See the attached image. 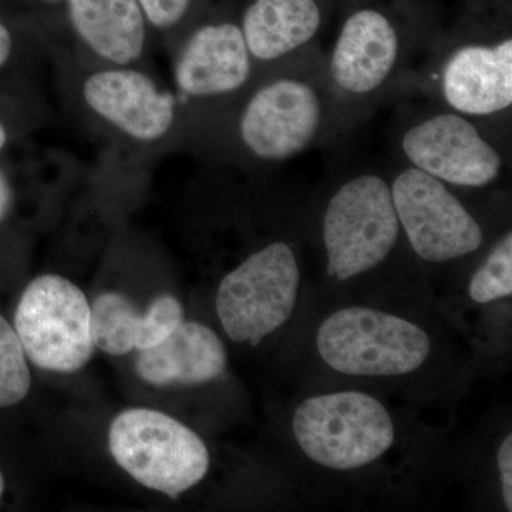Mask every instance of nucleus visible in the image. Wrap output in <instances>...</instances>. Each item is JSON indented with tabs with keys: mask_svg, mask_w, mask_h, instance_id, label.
Returning a JSON list of instances; mask_svg holds the SVG:
<instances>
[{
	"mask_svg": "<svg viewBox=\"0 0 512 512\" xmlns=\"http://www.w3.org/2000/svg\"><path fill=\"white\" fill-rule=\"evenodd\" d=\"M346 137L323 74V47L259 74L247 93L195 138L211 165L265 171Z\"/></svg>",
	"mask_w": 512,
	"mask_h": 512,
	"instance_id": "f257e3e1",
	"label": "nucleus"
},
{
	"mask_svg": "<svg viewBox=\"0 0 512 512\" xmlns=\"http://www.w3.org/2000/svg\"><path fill=\"white\" fill-rule=\"evenodd\" d=\"M323 49V74L348 137L420 66L441 29L433 0H353Z\"/></svg>",
	"mask_w": 512,
	"mask_h": 512,
	"instance_id": "f03ea898",
	"label": "nucleus"
},
{
	"mask_svg": "<svg viewBox=\"0 0 512 512\" xmlns=\"http://www.w3.org/2000/svg\"><path fill=\"white\" fill-rule=\"evenodd\" d=\"M67 110L106 147L111 165H144L187 148V117L150 69L87 62L42 32Z\"/></svg>",
	"mask_w": 512,
	"mask_h": 512,
	"instance_id": "7ed1b4c3",
	"label": "nucleus"
},
{
	"mask_svg": "<svg viewBox=\"0 0 512 512\" xmlns=\"http://www.w3.org/2000/svg\"><path fill=\"white\" fill-rule=\"evenodd\" d=\"M414 97L511 130L512 12L463 10L444 26L396 101Z\"/></svg>",
	"mask_w": 512,
	"mask_h": 512,
	"instance_id": "20e7f679",
	"label": "nucleus"
},
{
	"mask_svg": "<svg viewBox=\"0 0 512 512\" xmlns=\"http://www.w3.org/2000/svg\"><path fill=\"white\" fill-rule=\"evenodd\" d=\"M396 160L461 190L493 187L511 165V130L424 101L400 103Z\"/></svg>",
	"mask_w": 512,
	"mask_h": 512,
	"instance_id": "39448f33",
	"label": "nucleus"
},
{
	"mask_svg": "<svg viewBox=\"0 0 512 512\" xmlns=\"http://www.w3.org/2000/svg\"><path fill=\"white\" fill-rule=\"evenodd\" d=\"M174 93L187 117L190 150L259 77L239 25L235 0L210 5L171 53Z\"/></svg>",
	"mask_w": 512,
	"mask_h": 512,
	"instance_id": "423d86ee",
	"label": "nucleus"
},
{
	"mask_svg": "<svg viewBox=\"0 0 512 512\" xmlns=\"http://www.w3.org/2000/svg\"><path fill=\"white\" fill-rule=\"evenodd\" d=\"M319 228L329 278L345 282L383 265L403 238L387 174L359 170L340 178Z\"/></svg>",
	"mask_w": 512,
	"mask_h": 512,
	"instance_id": "0eeeda50",
	"label": "nucleus"
},
{
	"mask_svg": "<svg viewBox=\"0 0 512 512\" xmlns=\"http://www.w3.org/2000/svg\"><path fill=\"white\" fill-rule=\"evenodd\" d=\"M302 272L289 239L276 238L249 252L221 279L215 308L229 339L258 346L295 311Z\"/></svg>",
	"mask_w": 512,
	"mask_h": 512,
	"instance_id": "6e6552de",
	"label": "nucleus"
},
{
	"mask_svg": "<svg viewBox=\"0 0 512 512\" xmlns=\"http://www.w3.org/2000/svg\"><path fill=\"white\" fill-rule=\"evenodd\" d=\"M303 454L330 470H357L392 448L396 429L389 410L370 394L336 392L303 400L292 419Z\"/></svg>",
	"mask_w": 512,
	"mask_h": 512,
	"instance_id": "1a4fd4ad",
	"label": "nucleus"
},
{
	"mask_svg": "<svg viewBox=\"0 0 512 512\" xmlns=\"http://www.w3.org/2000/svg\"><path fill=\"white\" fill-rule=\"evenodd\" d=\"M114 461L128 476L171 498L200 484L210 470V453L190 427L158 410L127 409L109 429Z\"/></svg>",
	"mask_w": 512,
	"mask_h": 512,
	"instance_id": "9d476101",
	"label": "nucleus"
},
{
	"mask_svg": "<svg viewBox=\"0 0 512 512\" xmlns=\"http://www.w3.org/2000/svg\"><path fill=\"white\" fill-rule=\"evenodd\" d=\"M323 362L349 376L389 377L416 372L429 359V335L416 323L363 306L340 309L316 333Z\"/></svg>",
	"mask_w": 512,
	"mask_h": 512,
	"instance_id": "9b49d317",
	"label": "nucleus"
},
{
	"mask_svg": "<svg viewBox=\"0 0 512 512\" xmlns=\"http://www.w3.org/2000/svg\"><path fill=\"white\" fill-rule=\"evenodd\" d=\"M390 190L403 237L421 261L448 264L477 254L487 241L483 221L458 188L396 160Z\"/></svg>",
	"mask_w": 512,
	"mask_h": 512,
	"instance_id": "f8f14e48",
	"label": "nucleus"
},
{
	"mask_svg": "<svg viewBox=\"0 0 512 512\" xmlns=\"http://www.w3.org/2000/svg\"><path fill=\"white\" fill-rule=\"evenodd\" d=\"M15 330L30 362L47 372H79L96 349L92 305L79 286L60 275H40L26 286Z\"/></svg>",
	"mask_w": 512,
	"mask_h": 512,
	"instance_id": "ddd939ff",
	"label": "nucleus"
},
{
	"mask_svg": "<svg viewBox=\"0 0 512 512\" xmlns=\"http://www.w3.org/2000/svg\"><path fill=\"white\" fill-rule=\"evenodd\" d=\"M60 29L63 45L87 62L150 69L154 39L138 0H63L52 35Z\"/></svg>",
	"mask_w": 512,
	"mask_h": 512,
	"instance_id": "4468645a",
	"label": "nucleus"
},
{
	"mask_svg": "<svg viewBox=\"0 0 512 512\" xmlns=\"http://www.w3.org/2000/svg\"><path fill=\"white\" fill-rule=\"evenodd\" d=\"M343 0H239L237 13L259 74L318 50Z\"/></svg>",
	"mask_w": 512,
	"mask_h": 512,
	"instance_id": "2eb2a0df",
	"label": "nucleus"
},
{
	"mask_svg": "<svg viewBox=\"0 0 512 512\" xmlns=\"http://www.w3.org/2000/svg\"><path fill=\"white\" fill-rule=\"evenodd\" d=\"M134 367L138 377L151 386H197L225 372L227 352L214 330L183 320L156 346L141 350Z\"/></svg>",
	"mask_w": 512,
	"mask_h": 512,
	"instance_id": "dca6fc26",
	"label": "nucleus"
},
{
	"mask_svg": "<svg viewBox=\"0 0 512 512\" xmlns=\"http://www.w3.org/2000/svg\"><path fill=\"white\" fill-rule=\"evenodd\" d=\"M184 320L181 302L170 293L157 296L144 311L119 292H104L92 305L94 345L110 356L153 348Z\"/></svg>",
	"mask_w": 512,
	"mask_h": 512,
	"instance_id": "f3484780",
	"label": "nucleus"
},
{
	"mask_svg": "<svg viewBox=\"0 0 512 512\" xmlns=\"http://www.w3.org/2000/svg\"><path fill=\"white\" fill-rule=\"evenodd\" d=\"M154 43L168 56L210 8L211 0H138Z\"/></svg>",
	"mask_w": 512,
	"mask_h": 512,
	"instance_id": "a211bd4d",
	"label": "nucleus"
},
{
	"mask_svg": "<svg viewBox=\"0 0 512 512\" xmlns=\"http://www.w3.org/2000/svg\"><path fill=\"white\" fill-rule=\"evenodd\" d=\"M468 295L474 302L490 303L512 295V232L507 229L471 276Z\"/></svg>",
	"mask_w": 512,
	"mask_h": 512,
	"instance_id": "6ab92c4d",
	"label": "nucleus"
},
{
	"mask_svg": "<svg viewBox=\"0 0 512 512\" xmlns=\"http://www.w3.org/2000/svg\"><path fill=\"white\" fill-rule=\"evenodd\" d=\"M28 356L15 328L0 315V407L22 402L30 392Z\"/></svg>",
	"mask_w": 512,
	"mask_h": 512,
	"instance_id": "aec40b11",
	"label": "nucleus"
},
{
	"mask_svg": "<svg viewBox=\"0 0 512 512\" xmlns=\"http://www.w3.org/2000/svg\"><path fill=\"white\" fill-rule=\"evenodd\" d=\"M22 37L18 26L0 10V73L15 64L20 53Z\"/></svg>",
	"mask_w": 512,
	"mask_h": 512,
	"instance_id": "412c9836",
	"label": "nucleus"
},
{
	"mask_svg": "<svg viewBox=\"0 0 512 512\" xmlns=\"http://www.w3.org/2000/svg\"><path fill=\"white\" fill-rule=\"evenodd\" d=\"M498 470H500L501 491L504 505L512 511V436L508 434L501 443L497 453Z\"/></svg>",
	"mask_w": 512,
	"mask_h": 512,
	"instance_id": "4be33fe9",
	"label": "nucleus"
},
{
	"mask_svg": "<svg viewBox=\"0 0 512 512\" xmlns=\"http://www.w3.org/2000/svg\"><path fill=\"white\" fill-rule=\"evenodd\" d=\"M15 204V188L5 168L0 165V222L6 220Z\"/></svg>",
	"mask_w": 512,
	"mask_h": 512,
	"instance_id": "5701e85b",
	"label": "nucleus"
},
{
	"mask_svg": "<svg viewBox=\"0 0 512 512\" xmlns=\"http://www.w3.org/2000/svg\"><path fill=\"white\" fill-rule=\"evenodd\" d=\"M33 5L45 10L46 15L43 16L42 25H39L47 32H55L59 26L60 10H62L63 0H30Z\"/></svg>",
	"mask_w": 512,
	"mask_h": 512,
	"instance_id": "b1692460",
	"label": "nucleus"
},
{
	"mask_svg": "<svg viewBox=\"0 0 512 512\" xmlns=\"http://www.w3.org/2000/svg\"><path fill=\"white\" fill-rule=\"evenodd\" d=\"M463 10L474 13L512 12V0H463Z\"/></svg>",
	"mask_w": 512,
	"mask_h": 512,
	"instance_id": "393cba45",
	"label": "nucleus"
},
{
	"mask_svg": "<svg viewBox=\"0 0 512 512\" xmlns=\"http://www.w3.org/2000/svg\"><path fill=\"white\" fill-rule=\"evenodd\" d=\"M16 124L10 121L5 114L0 113V154L9 146L10 141L16 136Z\"/></svg>",
	"mask_w": 512,
	"mask_h": 512,
	"instance_id": "a878e982",
	"label": "nucleus"
},
{
	"mask_svg": "<svg viewBox=\"0 0 512 512\" xmlns=\"http://www.w3.org/2000/svg\"><path fill=\"white\" fill-rule=\"evenodd\" d=\"M3 491H5V478H3L2 470H0V498H2Z\"/></svg>",
	"mask_w": 512,
	"mask_h": 512,
	"instance_id": "bb28decb",
	"label": "nucleus"
},
{
	"mask_svg": "<svg viewBox=\"0 0 512 512\" xmlns=\"http://www.w3.org/2000/svg\"><path fill=\"white\" fill-rule=\"evenodd\" d=\"M353 0H343L342 2V8H340V10H342L343 8H346V6L349 5V3H352Z\"/></svg>",
	"mask_w": 512,
	"mask_h": 512,
	"instance_id": "cd10ccee",
	"label": "nucleus"
}]
</instances>
